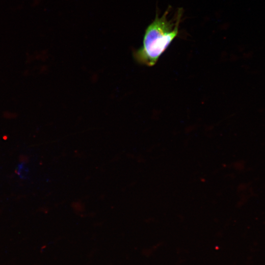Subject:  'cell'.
<instances>
[{
    "instance_id": "6da1fadb",
    "label": "cell",
    "mask_w": 265,
    "mask_h": 265,
    "mask_svg": "<svg viewBox=\"0 0 265 265\" xmlns=\"http://www.w3.org/2000/svg\"><path fill=\"white\" fill-rule=\"evenodd\" d=\"M168 7L159 17L158 12L147 27L142 45L133 52L135 61L148 66H154L179 33L183 11L179 8L173 15Z\"/></svg>"
}]
</instances>
